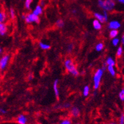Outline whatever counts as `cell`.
<instances>
[{
  "instance_id": "21",
  "label": "cell",
  "mask_w": 124,
  "mask_h": 124,
  "mask_svg": "<svg viewBox=\"0 0 124 124\" xmlns=\"http://www.w3.org/2000/svg\"><path fill=\"white\" fill-rule=\"evenodd\" d=\"M33 0H25V8L27 10H30L31 9V4L32 3Z\"/></svg>"
},
{
  "instance_id": "15",
  "label": "cell",
  "mask_w": 124,
  "mask_h": 124,
  "mask_svg": "<svg viewBox=\"0 0 124 124\" xmlns=\"http://www.w3.org/2000/svg\"><path fill=\"white\" fill-rule=\"evenodd\" d=\"M105 63L106 64L107 66H113V67H115V64H116V62L115 61V60L111 56H109L106 58V62H105Z\"/></svg>"
},
{
  "instance_id": "13",
  "label": "cell",
  "mask_w": 124,
  "mask_h": 124,
  "mask_svg": "<svg viewBox=\"0 0 124 124\" xmlns=\"http://www.w3.org/2000/svg\"><path fill=\"white\" fill-rule=\"evenodd\" d=\"M94 16L95 17V18L96 20H98V21L100 22L101 23H105L106 22V20H105V18L103 16V15L102 13H98V12H95L94 13Z\"/></svg>"
},
{
  "instance_id": "22",
  "label": "cell",
  "mask_w": 124,
  "mask_h": 124,
  "mask_svg": "<svg viewBox=\"0 0 124 124\" xmlns=\"http://www.w3.org/2000/svg\"><path fill=\"white\" fill-rule=\"evenodd\" d=\"M56 25L58 28H62L65 25V22L62 19H58L56 22Z\"/></svg>"
},
{
  "instance_id": "20",
  "label": "cell",
  "mask_w": 124,
  "mask_h": 124,
  "mask_svg": "<svg viewBox=\"0 0 124 124\" xmlns=\"http://www.w3.org/2000/svg\"><path fill=\"white\" fill-rule=\"evenodd\" d=\"M95 49L96 50L98 51V52H100L101 51L104 49V44L103 43H99L96 45V47H95Z\"/></svg>"
},
{
  "instance_id": "4",
  "label": "cell",
  "mask_w": 124,
  "mask_h": 124,
  "mask_svg": "<svg viewBox=\"0 0 124 124\" xmlns=\"http://www.w3.org/2000/svg\"><path fill=\"white\" fill-rule=\"evenodd\" d=\"M25 22L27 23H39L40 18L39 16L34 15L33 13H28L27 15H25L24 18Z\"/></svg>"
},
{
  "instance_id": "5",
  "label": "cell",
  "mask_w": 124,
  "mask_h": 124,
  "mask_svg": "<svg viewBox=\"0 0 124 124\" xmlns=\"http://www.w3.org/2000/svg\"><path fill=\"white\" fill-rule=\"evenodd\" d=\"M10 60V56L9 54H4L0 58V70L3 71L7 69Z\"/></svg>"
},
{
  "instance_id": "7",
  "label": "cell",
  "mask_w": 124,
  "mask_h": 124,
  "mask_svg": "<svg viewBox=\"0 0 124 124\" xmlns=\"http://www.w3.org/2000/svg\"><path fill=\"white\" fill-rule=\"evenodd\" d=\"M16 122L18 124H27L28 118L26 115L23 114L19 115L16 118Z\"/></svg>"
},
{
  "instance_id": "1",
  "label": "cell",
  "mask_w": 124,
  "mask_h": 124,
  "mask_svg": "<svg viewBox=\"0 0 124 124\" xmlns=\"http://www.w3.org/2000/svg\"><path fill=\"white\" fill-rule=\"evenodd\" d=\"M98 7L107 12H111L116 6L115 0H98Z\"/></svg>"
},
{
  "instance_id": "23",
  "label": "cell",
  "mask_w": 124,
  "mask_h": 124,
  "mask_svg": "<svg viewBox=\"0 0 124 124\" xmlns=\"http://www.w3.org/2000/svg\"><path fill=\"white\" fill-rule=\"evenodd\" d=\"M9 15L11 19L13 20L15 18V11L13 8H10L9 10Z\"/></svg>"
},
{
  "instance_id": "34",
  "label": "cell",
  "mask_w": 124,
  "mask_h": 124,
  "mask_svg": "<svg viewBox=\"0 0 124 124\" xmlns=\"http://www.w3.org/2000/svg\"><path fill=\"white\" fill-rule=\"evenodd\" d=\"M32 78H33V77H32V75H29V77H28V79L29 80H32Z\"/></svg>"
},
{
  "instance_id": "32",
  "label": "cell",
  "mask_w": 124,
  "mask_h": 124,
  "mask_svg": "<svg viewBox=\"0 0 124 124\" xmlns=\"http://www.w3.org/2000/svg\"><path fill=\"white\" fill-rule=\"evenodd\" d=\"M62 106H63V107L65 108H70V106H71V105H70V103H65V104H63V105H62Z\"/></svg>"
},
{
  "instance_id": "18",
  "label": "cell",
  "mask_w": 124,
  "mask_h": 124,
  "mask_svg": "<svg viewBox=\"0 0 124 124\" xmlns=\"http://www.w3.org/2000/svg\"><path fill=\"white\" fill-rule=\"evenodd\" d=\"M90 93V87L89 85H85L84 86L83 89V92H82V94H83V96L84 97H87L89 96Z\"/></svg>"
},
{
  "instance_id": "14",
  "label": "cell",
  "mask_w": 124,
  "mask_h": 124,
  "mask_svg": "<svg viewBox=\"0 0 124 124\" xmlns=\"http://www.w3.org/2000/svg\"><path fill=\"white\" fill-rule=\"evenodd\" d=\"M93 26L95 30L99 31V30L101 29V28H102V24H101V23L100 22L98 21V20L94 19L93 22Z\"/></svg>"
},
{
  "instance_id": "8",
  "label": "cell",
  "mask_w": 124,
  "mask_h": 124,
  "mask_svg": "<svg viewBox=\"0 0 124 124\" xmlns=\"http://www.w3.org/2000/svg\"><path fill=\"white\" fill-rule=\"evenodd\" d=\"M8 32V26L6 23H0V36H4Z\"/></svg>"
},
{
  "instance_id": "30",
  "label": "cell",
  "mask_w": 124,
  "mask_h": 124,
  "mask_svg": "<svg viewBox=\"0 0 124 124\" xmlns=\"http://www.w3.org/2000/svg\"><path fill=\"white\" fill-rule=\"evenodd\" d=\"M103 16H104V17H105V20H106V22L108 21V12H106V11H104V10H103Z\"/></svg>"
},
{
  "instance_id": "27",
  "label": "cell",
  "mask_w": 124,
  "mask_h": 124,
  "mask_svg": "<svg viewBox=\"0 0 124 124\" xmlns=\"http://www.w3.org/2000/svg\"><path fill=\"white\" fill-rule=\"evenodd\" d=\"M118 97H119V99L121 101H124V89H122L120 91L119 94H118Z\"/></svg>"
},
{
  "instance_id": "29",
  "label": "cell",
  "mask_w": 124,
  "mask_h": 124,
  "mask_svg": "<svg viewBox=\"0 0 124 124\" xmlns=\"http://www.w3.org/2000/svg\"><path fill=\"white\" fill-rule=\"evenodd\" d=\"M124 124V113L122 114L120 116L119 118V124Z\"/></svg>"
},
{
  "instance_id": "9",
  "label": "cell",
  "mask_w": 124,
  "mask_h": 124,
  "mask_svg": "<svg viewBox=\"0 0 124 124\" xmlns=\"http://www.w3.org/2000/svg\"><path fill=\"white\" fill-rule=\"evenodd\" d=\"M70 113L73 117H78L80 114V110L77 106H73L70 109Z\"/></svg>"
},
{
  "instance_id": "12",
  "label": "cell",
  "mask_w": 124,
  "mask_h": 124,
  "mask_svg": "<svg viewBox=\"0 0 124 124\" xmlns=\"http://www.w3.org/2000/svg\"><path fill=\"white\" fill-rule=\"evenodd\" d=\"M53 90H54V94H55V96L56 97V98H59V96H60V92H59V89H58V80L56 79L53 82Z\"/></svg>"
},
{
  "instance_id": "37",
  "label": "cell",
  "mask_w": 124,
  "mask_h": 124,
  "mask_svg": "<svg viewBox=\"0 0 124 124\" xmlns=\"http://www.w3.org/2000/svg\"><path fill=\"white\" fill-rule=\"evenodd\" d=\"M77 10H75V9H74V10H72V13H74V14H76V13H77Z\"/></svg>"
},
{
  "instance_id": "24",
  "label": "cell",
  "mask_w": 124,
  "mask_h": 124,
  "mask_svg": "<svg viewBox=\"0 0 124 124\" xmlns=\"http://www.w3.org/2000/svg\"><path fill=\"white\" fill-rule=\"evenodd\" d=\"M120 42V40L119 38H118L117 37L116 38H113L112 39V41H111V43H112V44L114 46H117L118 44H119Z\"/></svg>"
},
{
  "instance_id": "26",
  "label": "cell",
  "mask_w": 124,
  "mask_h": 124,
  "mask_svg": "<svg viewBox=\"0 0 124 124\" xmlns=\"http://www.w3.org/2000/svg\"><path fill=\"white\" fill-rule=\"evenodd\" d=\"M60 124H72V121L69 118H64L61 120Z\"/></svg>"
},
{
  "instance_id": "25",
  "label": "cell",
  "mask_w": 124,
  "mask_h": 124,
  "mask_svg": "<svg viewBox=\"0 0 124 124\" xmlns=\"http://www.w3.org/2000/svg\"><path fill=\"white\" fill-rule=\"evenodd\" d=\"M123 52H124L123 47L122 46H119L118 47L117 50H116V56L118 57H121L123 54Z\"/></svg>"
},
{
  "instance_id": "41",
  "label": "cell",
  "mask_w": 124,
  "mask_h": 124,
  "mask_svg": "<svg viewBox=\"0 0 124 124\" xmlns=\"http://www.w3.org/2000/svg\"><path fill=\"white\" fill-rule=\"evenodd\" d=\"M1 1V0H0V1Z\"/></svg>"
},
{
  "instance_id": "19",
  "label": "cell",
  "mask_w": 124,
  "mask_h": 124,
  "mask_svg": "<svg viewBox=\"0 0 124 124\" xmlns=\"http://www.w3.org/2000/svg\"><path fill=\"white\" fill-rule=\"evenodd\" d=\"M118 35V30H111L109 32V38H116Z\"/></svg>"
},
{
  "instance_id": "28",
  "label": "cell",
  "mask_w": 124,
  "mask_h": 124,
  "mask_svg": "<svg viewBox=\"0 0 124 124\" xmlns=\"http://www.w3.org/2000/svg\"><path fill=\"white\" fill-rule=\"evenodd\" d=\"M74 44H70L68 45V46H67V51H69V53L71 52V51H72V50L74 49Z\"/></svg>"
},
{
  "instance_id": "35",
  "label": "cell",
  "mask_w": 124,
  "mask_h": 124,
  "mask_svg": "<svg viewBox=\"0 0 124 124\" xmlns=\"http://www.w3.org/2000/svg\"><path fill=\"white\" fill-rule=\"evenodd\" d=\"M120 42L122 43V44H124V36H123L122 37V39H121V41Z\"/></svg>"
},
{
  "instance_id": "10",
  "label": "cell",
  "mask_w": 124,
  "mask_h": 124,
  "mask_svg": "<svg viewBox=\"0 0 124 124\" xmlns=\"http://www.w3.org/2000/svg\"><path fill=\"white\" fill-rule=\"evenodd\" d=\"M8 19V15L3 8H0V23H5Z\"/></svg>"
},
{
  "instance_id": "3",
  "label": "cell",
  "mask_w": 124,
  "mask_h": 124,
  "mask_svg": "<svg viewBox=\"0 0 124 124\" xmlns=\"http://www.w3.org/2000/svg\"><path fill=\"white\" fill-rule=\"evenodd\" d=\"M104 71L102 69H98L96 71L93 76V85H94V89L97 90L100 87V84H101V78L103 77Z\"/></svg>"
},
{
  "instance_id": "11",
  "label": "cell",
  "mask_w": 124,
  "mask_h": 124,
  "mask_svg": "<svg viewBox=\"0 0 124 124\" xmlns=\"http://www.w3.org/2000/svg\"><path fill=\"white\" fill-rule=\"evenodd\" d=\"M32 13L34 14V15H37V16H40L41 15H42L43 13V7H41V5H37L36 7V8H34V10H33Z\"/></svg>"
},
{
  "instance_id": "17",
  "label": "cell",
  "mask_w": 124,
  "mask_h": 124,
  "mask_svg": "<svg viewBox=\"0 0 124 124\" xmlns=\"http://www.w3.org/2000/svg\"><path fill=\"white\" fill-rule=\"evenodd\" d=\"M39 47H41L42 49H43V50H47V49L51 48V46L49 44L44 43L43 42H40L39 43Z\"/></svg>"
},
{
  "instance_id": "2",
  "label": "cell",
  "mask_w": 124,
  "mask_h": 124,
  "mask_svg": "<svg viewBox=\"0 0 124 124\" xmlns=\"http://www.w3.org/2000/svg\"><path fill=\"white\" fill-rule=\"evenodd\" d=\"M64 66L69 74L74 77H77L79 75V72L74 63V61L71 58H67L64 62Z\"/></svg>"
},
{
  "instance_id": "16",
  "label": "cell",
  "mask_w": 124,
  "mask_h": 124,
  "mask_svg": "<svg viewBox=\"0 0 124 124\" xmlns=\"http://www.w3.org/2000/svg\"><path fill=\"white\" fill-rule=\"evenodd\" d=\"M106 69L108 71V72L109 73V74L113 76V77H114L116 75V70L115 69V67H113V66H107L106 67Z\"/></svg>"
},
{
  "instance_id": "42",
  "label": "cell",
  "mask_w": 124,
  "mask_h": 124,
  "mask_svg": "<svg viewBox=\"0 0 124 124\" xmlns=\"http://www.w3.org/2000/svg\"></svg>"
},
{
  "instance_id": "31",
  "label": "cell",
  "mask_w": 124,
  "mask_h": 124,
  "mask_svg": "<svg viewBox=\"0 0 124 124\" xmlns=\"http://www.w3.org/2000/svg\"><path fill=\"white\" fill-rule=\"evenodd\" d=\"M7 113V111L3 108H0V115H5Z\"/></svg>"
},
{
  "instance_id": "38",
  "label": "cell",
  "mask_w": 124,
  "mask_h": 124,
  "mask_svg": "<svg viewBox=\"0 0 124 124\" xmlns=\"http://www.w3.org/2000/svg\"><path fill=\"white\" fill-rule=\"evenodd\" d=\"M25 17V15H22V18H23V20H24Z\"/></svg>"
},
{
  "instance_id": "39",
  "label": "cell",
  "mask_w": 124,
  "mask_h": 124,
  "mask_svg": "<svg viewBox=\"0 0 124 124\" xmlns=\"http://www.w3.org/2000/svg\"><path fill=\"white\" fill-rule=\"evenodd\" d=\"M109 124H117V123H115V122H111Z\"/></svg>"
},
{
  "instance_id": "40",
  "label": "cell",
  "mask_w": 124,
  "mask_h": 124,
  "mask_svg": "<svg viewBox=\"0 0 124 124\" xmlns=\"http://www.w3.org/2000/svg\"><path fill=\"white\" fill-rule=\"evenodd\" d=\"M80 124V123H77V124Z\"/></svg>"
},
{
  "instance_id": "36",
  "label": "cell",
  "mask_w": 124,
  "mask_h": 124,
  "mask_svg": "<svg viewBox=\"0 0 124 124\" xmlns=\"http://www.w3.org/2000/svg\"><path fill=\"white\" fill-rule=\"evenodd\" d=\"M3 48H2V47L0 46V54H1L2 53H3Z\"/></svg>"
},
{
  "instance_id": "6",
  "label": "cell",
  "mask_w": 124,
  "mask_h": 124,
  "mask_svg": "<svg viewBox=\"0 0 124 124\" xmlns=\"http://www.w3.org/2000/svg\"><path fill=\"white\" fill-rule=\"evenodd\" d=\"M121 27V23L118 20H111L108 23V28L111 30H118Z\"/></svg>"
},
{
  "instance_id": "33",
  "label": "cell",
  "mask_w": 124,
  "mask_h": 124,
  "mask_svg": "<svg viewBox=\"0 0 124 124\" xmlns=\"http://www.w3.org/2000/svg\"><path fill=\"white\" fill-rule=\"evenodd\" d=\"M116 1L118 3L121 4V5H124V0H116Z\"/></svg>"
}]
</instances>
